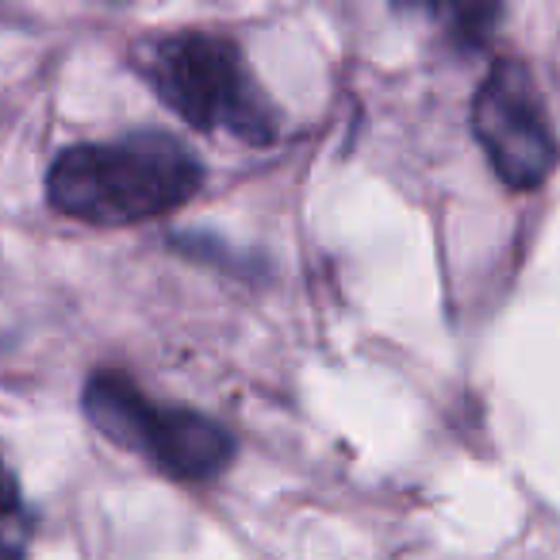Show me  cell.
<instances>
[{
	"instance_id": "6da1fadb",
	"label": "cell",
	"mask_w": 560,
	"mask_h": 560,
	"mask_svg": "<svg viewBox=\"0 0 560 560\" xmlns=\"http://www.w3.org/2000/svg\"><path fill=\"white\" fill-rule=\"evenodd\" d=\"M200 185L203 165L185 142L165 131H139L62 150L47 173V200L58 215L124 226L170 215L192 200Z\"/></svg>"
},
{
	"instance_id": "7a4b0ae2",
	"label": "cell",
	"mask_w": 560,
	"mask_h": 560,
	"mask_svg": "<svg viewBox=\"0 0 560 560\" xmlns=\"http://www.w3.org/2000/svg\"><path fill=\"white\" fill-rule=\"evenodd\" d=\"M142 73L154 93L200 131L223 127L249 147H269L280 135V112L226 35H165L150 47Z\"/></svg>"
},
{
	"instance_id": "3957f363",
	"label": "cell",
	"mask_w": 560,
	"mask_h": 560,
	"mask_svg": "<svg viewBox=\"0 0 560 560\" xmlns=\"http://www.w3.org/2000/svg\"><path fill=\"white\" fill-rule=\"evenodd\" d=\"M85 415L104 438L142 453L173 480H215L234 460V438L223 422L185 407H154L124 373L89 376Z\"/></svg>"
},
{
	"instance_id": "277c9868",
	"label": "cell",
	"mask_w": 560,
	"mask_h": 560,
	"mask_svg": "<svg viewBox=\"0 0 560 560\" xmlns=\"http://www.w3.org/2000/svg\"><path fill=\"white\" fill-rule=\"evenodd\" d=\"M472 131L506 188H541L557 170V135L541 89L518 58H499L472 96Z\"/></svg>"
},
{
	"instance_id": "5b68a950",
	"label": "cell",
	"mask_w": 560,
	"mask_h": 560,
	"mask_svg": "<svg viewBox=\"0 0 560 560\" xmlns=\"http://www.w3.org/2000/svg\"><path fill=\"white\" fill-rule=\"evenodd\" d=\"M442 16L445 35L460 50H480L499 24V9H491V4H453V9H442Z\"/></svg>"
},
{
	"instance_id": "8992f818",
	"label": "cell",
	"mask_w": 560,
	"mask_h": 560,
	"mask_svg": "<svg viewBox=\"0 0 560 560\" xmlns=\"http://www.w3.org/2000/svg\"><path fill=\"white\" fill-rule=\"evenodd\" d=\"M16 506H20V483H16V476L9 472V465L0 460V518L12 514Z\"/></svg>"
},
{
	"instance_id": "52a82bcc",
	"label": "cell",
	"mask_w": 560,
	"mask_h": 560,
	"mask_svg": "<svg viewBox=\"0 0 560 560\" xmlns=\"http://www.w3.org/2000/svg\"><path fill=\"white\" fill-rule=\"evenodd\" d=\"M0 560H24V545L12 541V537L4 534V526H0Z\"/></svg>"
}]
</instances>
